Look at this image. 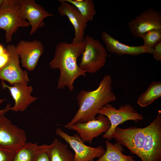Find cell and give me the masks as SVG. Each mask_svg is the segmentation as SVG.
<instances>
[{
	"mask_svg": "<svg viewBox=\"0 0 161 161\" xmlns=\"http://www.w3.org/2000/svg\"><path fill=\"white\" fill-rule=\"evenodd\" d=\"M145 127H131L123 129L117 127L112 134V138L117 143L126 147L131 153L140 158L144 144Z\"/></svg>",
	"mask_w": 161,
	"mask_h": 161,
	"instance_id": "cell-8",
	"label": "cell"
},
{
	"mask_svg": "<svg viewBox=\"0 0 161 161\" xmlns=\"http://www.w3.org/2000/svg\"><path fill=\"white\" fill-rule=\"evenodd\" d=\"M60 4L58 12L61 16H66L75 30V36L72 43H77L84 39L85 29L88 21L73 5L64 0H59Z\"/></svg>",
	"mask_w": 161,
	"mask_h": 161,
	"instance_id": "cell-16",
	"label": "cell"
},
{
	"mask_svg": "<svg viewBox=\"0 0 161 161\" xmlns=\"http://www.w3.org/2000/svg\"><path fill=\"white\" fill-rule=\"evenodd\" d=\"M110 125V122L107 117L99 114L93 120L64 127L76 131L84 142L91 143L94 138L106 133Z\"/></svg>",
	"mask_w": 161,
	"mask_h": 161,
	"instance_id": "cell-12",
	"label": "cell"
},
{
	"mask_svg": "<svg viewBox=\"0 0 161 161\" xmlns=\"http://www.w3.org/2000/svg\"><path fill=\"white\" fill-rule=\"evenodd\" d=\"M16 151L0 147V161H12Z\"/></svg>",
	"mask_w": 161,
	"mask_h": 161,
	"instance_id": "cell-25",
	"label": "cell"
},
{
	"mask_svg": "<svg viewBox=\"0 0 161 161\" xmlns=\"http://www.w3.org/2000/svg\"><path fill=\"white\" fill-rule=\"evenodd\" d=\"M85 45L84 40L77 43L62 42L56 45L54 58L49 64L52 69H58L60 71L58 89L66 86L72 91L75 80L81 76H86V72L82 69L77 62L78 58L84 50Z\"/></svg>",
	"mask_w": 161,
	"mask_h": 161,
	"instance_id": "cell-1",
	"label": "cell"
},
{
	"mask_svg": "<svg viewBox=\"0 0 161 161\" xmlns=\"http://www.w3.org/2000/svg\"><path fill=\"white\" fill-rule=\"evenodd\" d=\"M101 36L107 50L109 52L114 53L118 55L126 54L135 56L143 53L153 55L154 52V49L147 48L143 45L130 46L122 43L105 31L102 32Z\"/></svg>",
	"mask_w": 161,
	"mask_h": 161,
	"instance_id": "cell-17",
	"label": "cell"
},
{
	"mask_svg": "<svg viewBox=\"0 0 161 161\" xmlns=\"http://www.w3.org/2000/svg\"><path fill=\"white\" fill-rule=\"evenodd\" d=\"M30 25L21 16L19 0H5L0 10V29L5 31L6 42H11L13 34L18 28Z\"/></svg>",
	"mask_w": 161,
	"mask_h": 161,
	"instance_id": "cell-4",
	"label": "cell"
},
{
	"mask_svg": "<svg viewBox=\"0 0 161 161\" xmlns=\"http://www.w3.org/2000/svg\"><path fill=\"white\" fill-rule=\"evenodd\" d=\"M154 52L153 54L154 59L157 61H161V42L154 48Z\"/></svg>",
	"mask_w": 161,
	"mask_h": 161,
	"instance_id": "cell-26",
	"label": "cell"
},
{
	"mask_svg": "<svg viewBox=\"0 0 161 161\" xmlns=\"http://www.w3.org/2000/svg\"><path fill=\"white\" fill-rule=\"evenodd\" d=\"M145 142L141 156L142 161H161V111L146 127Z\"/></svg>",
	"mask_w": 161,
	"mask_h": 161,
	"instance_id": "cell-6",
	"label": "cell"
},
{
	"mask_svg": "<svg viewBox=\"0 0 161 161\" xmlns=\"http://www.w3.org/2000/svg\"><path fill=\"white\" fill-rule=\"evenodd\" d=\"M27 140L23 129L4 116H0V147L16 151L27 143Z\"/></svg>",
	"mask_w": 161,
	"mask_h": 161,
	"instance_id": "cell-9",
	"label": "cell"
},
{
	"mask_svg": "<svg viewBox=\"0 0 161 161\" xmlns=\"http://www.w3.org/2000/svg\"><path fill=\"white\" fill-rule=\"evenodd\" d=\"M5 0H0V10L2 7L4 2Z\"/></svg>",
	"mask_w": 161,
	"mask_h": 161,
	"instance_id": "cell-30",
	"label": "cell"
},
{
	"mask_svg": "<svg viewBox=\"0 0 161 161\" xmlns=\"http://www.w3.org/2000/svg\"><path fill=\"white\" fill-rule=\"evenodd\" d=\"M6 50L9 58L5 65L0 69V79L5 80L10 85L20 83H27L30 81L28 73L20 66L19 57L16 52V46L8 44Z\"/></svg>",
	"mask_w": 161,
	"mask_h": 161,
	"instance_id": "cell-10",
	"label": "cell"
},
{
	"mask_svg": "<svg viewBox=\"0 0 161 161\" xmlns=\"http://www.w3.org/2000/svg\"><path fill=\"white\" fill-rule=\"evenodd\" d=\"M16 49L21 58L22 66L30 71L34 70L44 51L43 43L37 40L30 41L21 40L16 46Z\"/></svg>",
	"mask_w": 161,
	"mask_h": 161,
	"instance_id": "cell-14",
	"label": "cell"
},
{
	"mask_svg": "<svg viewBox=\"0 0 161 161\" xmlns=\"http://www.w3.org/2000/svg\"><path fill=\"white\" fill-rule=\"evenodd\" d=\"M47 150L50 161H75L74 155L67 145L57 139L48 145Z\"/></svg>",
	"mask_w": 161,
	"mask_h": 161,
	"instance_id": "cell-18",
	"label": "cell"
},
{
	"mask_svg": "<svg viewBox=\"0 0 161 161\" xmlns=\"http://www.w3.org/2000/svg\"><path fill=\"white\" fill-rule=\"evenodd\" d=\"M5 100V99H0V104L4 102ZM11 105L10 104H7L4 108L0 110V116H4L10 110V108L11 107Z\"/></svg>",
	"mask_w": 161,
	"mask_h": 161,
	"instance_id": "cell-28",
	"label": "cell"
},
{
	"mask_svg": "<svg viewBox=\"0 0 161 161\" xmlns=\"http://www.w3.org/2000/svg\"><path fill=\"white\" fill-rule=\"evenodd\" d=\"M20 11L22 18L28 20L31 28L30 35H32L37 30L44 27V18L53 16L45 10L41 5L34 0H19Z\"/></svg>",
	"mask_w": 161,
	"mask_h": 161,
	"instance_id": "cell-13",
	"label": "cell"
},
{
	"mask_svg": "<svg viewBox=\"0 0 161 161\" xmlns=\"http://www.w3.org/2000/svg\"><path fill=\"white\" fill-rule=\"evenodd\" d=\"M8 54L5 49V52L0 55V69L5 65L8 60Z\"/></svg>",
	"mask_w": 161,
	"mask_h": 161,
	"instance_id": "cell-27",
	"label": "cell"
},
{
	"mask_svg": "<svg viewBox=\"0 0 161 161\" xmlns=\"http://www.w3.org/2000/svg\"><path fill=\"white\" fill-rule=\"evenodd\" d=\"M141 38L143 41V46L149 48L154 49L156 45L161 42V30H151Z\"/></svg>",
	"mask_w": 161,
	"mask_h": 161,
	"instance_id": "cell-23",
	"label": "cell"
},
{
	"mask_svg": "<svg viewBox=\"0 0 161 161\" xmlns=\"http://www.w3.org/2000/svg\"><path fill=\"white\" fill-rule=\"evenodd\" d=\"M28 83H17L13 86H9L1 80V86L3 89H7L14 100V105L10 107V110L15 112H24L28 106L35 102L38 98L31 95L33 88L31 86H28Z\"/></svg>",
	"mask_w": 161,
	"mask_h": 161,
	"instance_id": "cell-15",
	"label": "cell"
},
{
	"mask_svg": "<svg viewBox=\"0 0 161 161\" xmlns=\"http://www.w3.org/2000/svg\"><path fill=\"white\" fill-rule=\"evenodd\" d=\"M42 145L37 143H26L16 151L12 161H34Z\"/></svg>",
	"mask_w": 161,
	"mask_h": 161,
	"instance_id": "cell-21",
	"label": "cell"
},
{
	"mask_svg": "<svg viewBox=\"0 0 161 161\" xmlns=\"http://www.w3.org/2000/svg\"><path fill=\"white\" fill-rule=\"evenodd\" d=\"M48 146L47 145H43L34 161H50L47 150Z\"/></svg>",
	"mask_w": 161,
	"mask_h": 161,
	"instance_id": "cell-24",
	"label": "cell"
},
{
	"mask_svg": "<svg viewBox=\"0 0 161 161\" xmlns=\"http://www.w3.org/2000/svg\"><path fill=\"white\" fill-rule=\"evenodd\" d=\"M0 87H1V85H0Z\"/></svg>",
	"mask_w": 161,
	"mask_h": 161,
	"instance_id": "cell-31",
	"label": "cell"
},
{
	"mask_svg": "<svg viewBox=\"0 0 161 161\" xmlns=\"http://www.w3.org/2000/svg\"><path fill=\"white\" fill-rule=\"evenodd\" d=\"M75 6L89 22L96 14L95 4L92 0H64Z\"/></svg>",
	"mask_w": 161,
	"mask_h": 161,
	"instance_id": "cell-22",
	"label": "cell"
},
{
	"mask_svg": "<svg viewBox=\"0 0 161 161\" xmlns=\"http://www.w3.org/2000/svg\"><path fill=\"white\" fill-rule=\"evenodd\" d=\"M55 133L74 151L75 161H94L95 159L101 157L105 151L102 145L93 147L86 145L77 134L70 135L60 128L56 129Z\"/></svg>",
	"mask_w": 161,
	"mask_h": 161,
	"instance_id": "cell-7",
	"label": "cell"
},
{
	"mask_svg": "<svg viewBox=\"0 0 161 161\" xmlns=\"http://www.w3.org/2000/svg\"><path fill=\"white\" fill-rule=\"evenodd\" d=\"M161 97V82L153 81L146 91L138 97L137 103L140 107H144L151 104Z\"/></svg>",
	"mask_w": 161,
	"mask_h": 161,
	"instance_id": "cell-20",
	"label": "cell"
},
{
	"mask_svg": "<svg viewBox=\"0 0 161 161\" xmlns=\"http://www.w3.org/2000/svg\"><path fill=\"white\" fill-rule=\"evenodd\" d=\"M132 34L141 38L151 30H161V13L150 8L143 11L128 23Z\"/></svg>",
	"mask_w": 161,
	"mask_h": 161,
	"instance_id": "cell-11",
	"label": "cell"
},
{
	"mask_svg": "<svg viewBox=\"0 0 161 161\" xmlns=\"http://www.w3.org/2000/svg\"><path fill=\"white\" fill-rule=\"evenodd\" d=\"M106 149L100 158L95 161H135L134 157L123 154V149L117 143L112 144L106 140L105 141Z\"/></svg>",
	"mask_w": 161,
	"mask_h": 161,
	"instance_id": "cell-19",
	"label": "cell"
},
{
	"mask_svg": "<svg viewBox=\"0 0 161 161\" xmlns=\"http://www.w3.org/2000/svg\"><path fill=\"white\" fill-rule=\"evenodd\" d=\"M84 50L79 66L86 72L94 74L104 66L107 52L99 40L88 35L84 38Z\"/></svg>",
	"mask_w": 161,
	"mask_h": 161,
	"instance_id": "cell-3",
	"label": "cell"
},
{
	"mask_svg": "<svg viewBox=\"0 0 161 161\" xmlns=\"http://www.w3.org/2000/svg\"><path fill=\"white\" fill-rule=\"evenodd\" d=\"M98 114L107 117L111 124L109 130L103 135V138L109 141L111 135L118 126L128 120H133L136 122L143 119L142 115L139 113L134 107L130 104L121 105L118 109L112 105L108 104L99 110Z\"/></svg>",
	"mask_w": 161,
	"mask_h": 161,
	"instance_id": "cell-5",
	"label": "cell"
},
{
	"mask_svg": "<svg viewBox=\"0 0 161 161\" xmlns=\"http://www.w3.org/2000/svg\"><path fill=\"white\" fill-rule=\"evenodd\" d=\"M111 76L105 75L97 88L92 91L81 90L77 97L79 109L71 121L64 127L93 120L104 106L116 100Z\"/></svg>",
	"mask_w": 161,
	"mask_h": 161,
	"instance_id": "cell-2",
	"label": "cell"
},
{
	"mask_svg": "<svg viewBox=\"0 0 161 161\" xmlns=\"http://www.w3.org/2000/svg\"><path fill=\"white\" fill-rule=\"evenodd\" d=\"M5 51V48L3 46L0 44V55L3 53Z\"/></svg>",
	"mask_w": 161,
	"mask_h": 161,
	"instance_id": "cell-29",
	"label": "cell"
}]
</instances>
